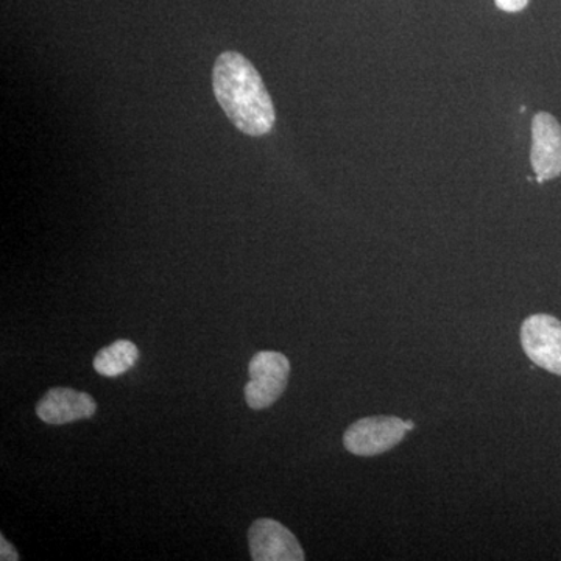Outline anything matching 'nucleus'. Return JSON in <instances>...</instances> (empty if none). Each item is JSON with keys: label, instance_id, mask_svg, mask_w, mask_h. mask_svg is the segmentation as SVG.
Segmentation results:
<instances>
[{"label": "nucleus", "instance_id": "1", "mask_svg": "<svg viewBox=\"0 0 561 561\" xmlns=\"http://www.w3.org/2000/svg\"><path fill=\"white\" fill-rule=\"evenodd\" d=\"M217 102L238 130L249 136L267 135L276 114L260 72L238 51H225L213 70Z\"/></svg>", "mask_w": 561, "mask_h": 561}, {"label": "nucleus", "instance_id": "2", "mask_svg": "<svg viewBox=\"0 0 561 561\" xmlns=\"http://www.w3.org/2000/svg\"><path fill=\"white\" fill-rule=\"evenodd\" d=\"M250 381L247 382L245 402L254 411L271 408L286 390L290 375V362L276 351L254 354L249 365Z\"/></svg>", "mask_w": 561, "mask_h": 561}, {"label": "nucleus", "instance_id": "3", "mask_svg": "<svg viewBox=\"0 0 561 561\" xmlns=\"http://www.w3.org/2000/svg\"><path fill=\"white\" fill-rule=\"evenodd\" d=\"M408 431L405 421L398 416H368L351 424L343 435V445L354 456H379L400 445Z\"/></svg>", "mask_w": 561, "mask_h": 561}, {"label": "nucleus", "instance_id": "4", "mask_svg": "<svg viewBox=\"0 0 561 561\" xmlns=\"http://www.w3.org/2000/svg\"><path fill=\"white\" fill-rule=\"evenodd\" d=\"M524 353L534 364L561 376V321L548 313H537L522 328Z\"/></svg>", "mask_w": 561, "mask_h": 561}, {"label": "nucleus", "instance_id": "5", "mask_svg": "<svg viewBox=\"0 0 561 561\" xmlns=\"http://www.w3.org/2000/svg\"><path fill=\"white\" fill-rule=\"evenodd\" d=\"M251 559L254 561H302L306 559L300 541L279 522L256 519L249 530Z\"/></svg>", "mask_w": 561, "mask_h": 561}, {"label": "nucleus", "instance_id": "6", "mask_svg": "<svg viewBox=\"0 0 561 561\" xmlns=\"http://www.w3.org/2000/svg\"><path fill=\"white\" fill-rule=\"evenodd\" d=\"M530 161L538 184L561 173V127L552 114L538 113L531 122Z\"/></svg>", "mask_w": 561, "mask_h": 561}, {"label": "nucleus", "instance_id": "7", "mask_svg": "<svg viewBox=\"0 0 561 561\" xmlns=\"http://www.w3.org/2000/svg\"><path fill=\"white\" fill-rule=\"evenodd\" d=\"M98 412V402L90 393L55 387L36 404V415L44 423L61 426L73 421L91 419Z\"/></svg>", "mask_w": 561, "mask_h": 561}, {"label": "nucleus", "instance_id": "8", "mask_svg": "<svg viewBox=\"0 0 561 561\" xmlns=\"http://www.w3.org/2000/svg\"><path fill=\"white\" fill-rule=\"evenodd\" d=\"M139 350L130 341H117L95 354L94 370L105 378H117L135 367Z\"/></svg>", "mask_w": 561, "mask_h": 561}, {"label": "nucleus", "instance_id": "9", "mask_svg": "<svg viewBox=\"0 0 561 561\" xmlns=\"http://www.w3.org/2000/svg\"><path fill=\"white\" fill-rule=\"evenodd\" d=\"M496 2L497 9L502 11H507V13H518L526 9L529 0H494Z\"/></svg>", "mask_w": 561, "mask_h": 561}, {"label": "nucleus", "instance_id": "10", "mask_svg": "<svg viewBox=\"0 0 561 561\" xmlns=\"http://www.w3.org/2000/svg\"><path fill=\"white\" fill-rule=\"evenodd\" d=\"M20 553L16 549L11 546L10 541L5 540V537H0V560L2 561H18L20 560Z\"/></svg>", "mask_w": 561, "mask_h": 561}, {"label": "nucleus", "instance_id": "11", "mask_svg": "<svg viewBox=\"0 0 561 561\" xmlns=\"http://www.w3.org/2000/svg\"><path fill=\"white\" fill-rule=\"evenodd\" d=\"M405 424H408V430L411 431L413 427H415V424L412 423V421H405Z\"/></svg>", "mask_w": 561, "mask_h": 561}]
</instances>
